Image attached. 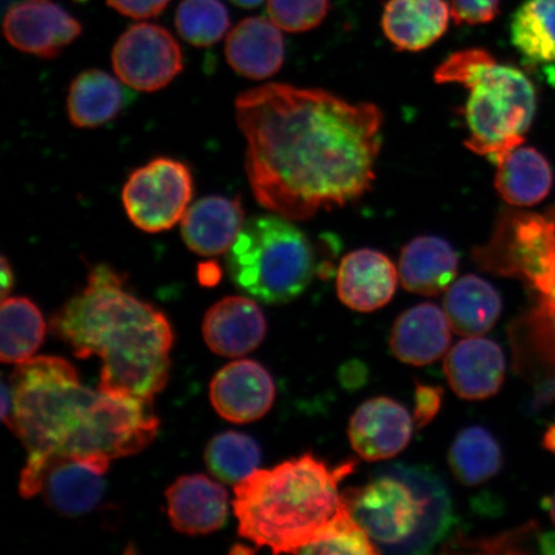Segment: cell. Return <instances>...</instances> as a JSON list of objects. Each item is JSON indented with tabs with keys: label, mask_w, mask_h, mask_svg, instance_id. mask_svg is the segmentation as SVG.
Masks as SVG:
<instances>
[{
	"label": "cell",
	"mask_w": 555,
	"mask_h": 555,
	"mask_svg": "<svg viewBox=\"0 0 555 555\" xmlns=\"http://www.w3.org/2000/svg\"><path fill=\"white\" fill-rule=\"evenodd\" d=\"M109 461L102 455L52 457L41 472L40 494L60 515H87L102 501Z\"/></svg>",
	"instance_id": "11"
},
{
	"label": "cell",
	"mask_w": 555,
	"mask_h": 555,
	"mask_svg": "<svg viewBox=\"0 0 555 555\" xmlns=\"http://www.w3.org/2000/svg\"><path fill=\"white\" fill-rule=\"evenodd\" d=\"M553 171L547 159L532 147H517L498 164L495 189L506 204L533 206L550 194Z\"/></svg>",
	"instance_id": "26"
},
{
	"label": "cell",
	"mask_w": 555,
	"mask_h": 555,
	"mask_svg": "<svg viewBox=\"0 0 555 555\" xmlns=\"http://www.w3.org/2000/svg\"><path fill=\"white\" fill-rule=\"evenodd\" d=\"M228 64L235 73L254 80L270 78L284 62V41L272 20L248 17L234 27L225 43Z\"/></svg>",
	"instance_id": "21"
},
{
	"label": "cell",
	"mask_w": 555,
	"mask_h": 555,
	"mask_svg": "<svg viewBox=\"0 0 555 555\" xmlns=\"http://www.w3.org/2000/svg\"><path fill=\"white\" fill-rule=\"evenodd\" d=\"M545 448L554 451L555 453V425L547 429L544 437Z\"/></svg>",
	"instance_id": "39"
},
{
	"label": "cell",
	"mask_w": 555,
	"mask_h": 555,
	"mask_svg": "<svg viewBox=\"0 0 555 555\" xmlns=\"http://www.w3.org/2000/svg\"><path fill=\"white\" fill-rule=\"evenodd\" d=\"M266 335V315L258 304L246 297H225L205 317V341L221 357L246 356L260 346Z\"/></svg>",
	"instance_id": "18"
},
{
	"label": "cell",
	"mask_w": 555,
	"mask_h": 555,
	"mask_svg": "<svg viewBox=\"0 0 555 555\" xmlns=\"http://www.w3.org/2000/svg\"><path fill=\"white\" fill-rule=\"evenodd\" d=\"M210 398L215 411L233 423H251L266 415L275 398L272 376L253 360L228 364L214 377Z\"/></svg>",
	"instance_id": "13"
},
{
	"label": "cell",
	"mask_w": 555,
	"mask_h": 555,
	"mask_svg": "<svg viewBox=\"0 0 555 555\" xmlns=\"http://www.w3.org/2000/svg\"><path fill=\"white\" fill-rule=\"evenodd\" d=\"M134 96L119 80L101 69H87L73 80L67 115L76 128L94 129L114 121Z\"/></svg>",
	"instance_id": "23"
},
{
	"label": "cell",
	"mask_w": 555,
	"mask_h": 555,
	"mask_svg": "<svg viewBox=\"0 0 555 555\" xmlns=\"http://www.w3.org/2000/svg\"><path fill=\"white\" fill-rule=\"evenodd\" d=\"M258 203L289 220L345 206L371 190L384 116L322 89L268 85L235 101Z\"/></svg>",
	"instance_id": "1"
},
{
	"label": "cell",
	"mask_w": 555,
	"mask_h": 555,
	"mask_svg": "<svg viewBox=\"0 0 555 555\" xmlns=\"http://www.w3.org/2000/svg\"><path fill=\"white\" fill-rule=\"evenodd\" d=\"M474 256L488 272L524 278L544 301H555V211L551 218L505 211L489 243Z\"/></svg>",
	"instance_id": "7"
},
{
	"label": "cell",
	"mask_w": 555,
	"mask_h": 555,
	"mask_svg": "<svg viewBox=\"0 0 555 555\" xmlns=\"http://www.w3.org/2000/svg\"><path fill=\"white\" fill-rule=\"evenodd\" d=\"M440 387L416 385L414 422L416 426L425 427L440 412L442 405Z\"/></svg>",
	"instance_id": "35"
},
{
	"label": "cell",
	"mask_w": 555,
	"mask_h": 555,
	"mask_svg": "<svg viewBox=\"0 0 555 555\" xmlns=\"http://www.w3.org/2000/svg\"><path fill=\"white\" fill-rule=\"evenodd\" d=\"M170 0H107L111 9L135 20L156 17L168 7Z\"/></svg>",
	"instance_id": "36"
},
{
	"label": "cell",
	"mask_w": 555,
	"mask_h": 555,
	"mask_svg": "<svg viewBox=\"0 0 555 555\" xmlns=\"http://www.w3.org/2000/svg\"><path fill=\"white\" fill-rule=\"evenodd\" d=\"M205 461L218 480L235 485L258 470L261 450L253 437L240 433H224L208 442Z\"/></svg>",
	"instance_id": "30"
},
{
	"label": "cell",
	"mask_w": 555,
	"mask_h": 555,
	"mask_svg": "<svg viewBox=\"0 0 555 555\" xmlns=\"http://www.w3.org/2000/svg\"><path fill=\"white\" fill-rule=\"evenodd\" d=\"M337 294L347 308L371 312L391 301L398 286V270L385 254L358 249L339 263Z\"/></svg>",
	"instance_id": "16"
},
{
	"label": "cell",
	"mask_w": 555,
	"mask_h": 555,
	"mask_svg": "<svg viewBox=\"0 0 555 555\" xmlns=\"http://www.w3.org/2000/svg\"><path fill=\"white\" fill-rule=\"evenodd\" d=\"M2 301V362L25 363L44 341L43 315L29 298L7 297Z\"/></svg>",
	"instance_id": "28"
},
{
	"label": "cell",
	"mask_w": 555,
	"mask_h": 555,
	"mask_svg": "<svg viewBox=\"0 0 555 555\" xmlns=\"http://www.w3.org/2000/svg\"><path fill=\"white\" fill-rule=\"evenodd\" d=\"M502 0H451V16L457 25H483L501 12Z\"/></svg>",
	"instance_id": "34"
},
{
	"label": "cell",
	"mask_w": 555,
	"mask_h": 555,
	"mask_svg": "<svg viewBox=\"0 0 555 555\" xmlns=\"http://www.w3.org/2000/svg\"><path fill=\"white\" fill-rule=\"evenodd\" d=\"M439 85L469 90L466 147L498 165L525 142L537 111V90L516 67L499 64L481 48L451 54L436 69Z\"/></svg>",
	"instance_id": "5"
},
{
	"label": "cell",
	"mask_w": 555,
	"mask_h": 555,
	"mask_svg": "<svg viewBox=\"0 0 555 555\" xmlns=\"http://www.w3.org/2000/svg\"><path fill=\"white\" fill-rule=\"evenodd\" d=\"M0 272H2L0 276H2V300H4L7 295L11 293L13 282H15V275H13V270L7 256H2V268H0Z\"/></svg>",
	"instance_id": "37"
},
{
	"label": "cell",
	"mask_w": 555,
	"mask_h": 555,
	"mask_svg": "<svg viewBox=\"0 0 555 555\" xmlns=\"http://www.w3.org/2000/svg\"><path fill=\"white\" fill-rule=\"evenodd\" d=\"M227 267L235 286L263 304L295 300L318 270L308 235L278 214L243 224L229 248Z\"/></svg>",
	"instance_id": "6"
},
{
	"label": "cell",
	"mask_w": 555,
	"mask_h": 555,
	"mask_svg": "<svg viewBox=\"0 0 555 555\" xmlns=\"http://www.w3.org/2000/svg\"><path fill=\"white\" fill-rule=\"evenodd\" d=\"M343 498L367 535L384 545L404 543L418 529L426 513V503L411 486L388 476L347 490Z\"/></svg>",
	"instance_id": "9"
},
{
	"label": "cell",
	"mask_w": 555,
	"mask_h": 555,
	"mask_svg": "<svg viewBox=\"0 0 555 555\" xmlns=\"http://www.w3.org/2000/svg\"><path fill=\"white\" fill-rule=\"evenodd\" d=\"M451 343V325L446 311L434 304L411 308L395 322L390 347L400 362L427 365L446 356Z\"/></svg>",
	"instance_id": "19"
},
{
	"label": "cell",
	"mask_w": 555,
	"mask_h": 555,
	"mask_svg": "<svg viewBox=\"0 0 555 555\" xmlns=\"http://www.w3.org/2000/svg\"><path fill=\"white\" fill-rule=\"evenodd\" d=\"M356 462L336 468L305 454L272 469L256 470L234 489L238 532L273 553H300L321 538L344 503L338 485Z\"/></svg>",
	"instance_id": "4"
},
{
	"label": "cell",
	"mask_w": 555,
	"mask_h": 555,
	"mask_svg": "<svg viewBox=\"0 0 555 555\" xmlns=\"http://www.w3.org/2000/svg\"><path fill=\"white\" fill-rule=\"evenodd\" d=\"M3 30L16 50L51 60L79 37L82 26L51 0H24L11 5Z\"/></svg>",
	"instance_id": "12"
},
{
	"label": "cell",
	"mask_w": 555,
	"mask_h": 555,
	"mask_svg": "<svg viewBox=\"0 0 555 555\" xmlns=\"http://www.w3.org/2000/svg\"><path fill=\"white\" fill-rule=\"evenodd\" d=\"M544 74L546 81L550 82V86L555 89V62L544 68Z\"/></svg>",
	"instance_id": "41"
},
{
	"label": "cell",
	"mask_w": 555,
	"mask_h": 555,
	"mask_svg": "<svg viewBox=\"0 0 555 555\" xmlns=\"http://www.w3.org/2000/svg\"><path fill=\"white\" fill-rule=\"evenodd\" d=\"M13 0H3V9H7V5L12 4Z\"/></svg>",
	"instance_id": "43"
},
{
	"label": "cell",
	"mask_w": 555,
	"mask_h": 555,
	"mask_svg": "<svg viewBox=\"0 0 555 555\" xmlns=\"http://www.w3.org/2000/svg\"><path fill=\"white\" fill-rule=\"evenodd\" d=\"M13 413V395L11 385L3 382L2 385V418L7 426L10 425Z\"/></svg>",
	"instance_id": "38"
},
{
	"label": "cell",
	"mask_w": 555,
	"mask_h": 555,
	"mask_svg": "<svg viewBox=\"0 0 555 555\" xmlns=\"http://www.w3.org/2000/svg\"><path fill=\"white\" fill-rule=\"evenodd\" d=\"M245 219L240 197L211 196L197 201L182 219L186 247L201 256H218L237 240Z\"/></svg>",
	"instance_id": "20"
},
{
	"label": "cell",
	"mask_w": 555,
	"mask_h": 555,
	"mask_svg": "<svg viewBox=\"0 0 555 555\" xmlns=\"http://www.w3.org/2000/svg\"><path fill=\"white\" fill-rule=\"evenodd\" d=\"M9 425L29 453L20 494H40V476L57 456L102 455L109 460L141 453L154 441L159 422L152 402L90 390L65 359L38 357L18 364L11 377Z\"/></svg>",
	"instance_id": "2"
},
{
	"label": "cell",
	"mask_w": 555,
	"mask_h": 555,
	"mask_svg": "<svg viewBox=\"0 0 555 555\" xmlns=\"http://www.w3.org/2000/svg\"><path fill=\"white\" fill-rule=\"evenodd\" d=\"M450 13L447 0H388L382 29L399 51L420 52L447 33Z\"/></svg>",
	"instance_id": "22"
},
{
	"label": "cell",
	"mask_w": 555,
	"mask_h": 555,
	"mask_svg": "<svg viewBox=\"0 0 555 555\" xmlns=\"http://www.w3.org/2000/svg\"><path fill=\"white\" fill-rule=\"evenodd\" d=\"M443 370L457 397L485 400L501 390L505 357L502 347L491 339L468 337L448 352Z\"/></svg>",
	"instance_id": "15"
},
{
	"label": "cell",
	"mask_w": 555,
	"mask_h": 555,
	"mask_svg": "<svg viewBox=\"0 0 555 555\" xmlns=\"http://www.w3.org/2000/svg\"><path fill=\"white\" fill-rule=\"evenodd\" d=\"M193 196L192 171L169 157L152 159L131 172L122 190L125 211L147 233L169 231L182 220Z\"/></svg>",
	"instance_id": "8"
},
{
	"label": "cell",
	"mask_w": 555,
	"mask_h": 555,
	"mask_svg": "<svg viewBox=\"0 0 555 555\" xmlns=\"http://www.w3.org/2000/svg\"><path fill=\"white\" fill-rule=\"evenodd\" d=\"M231 2L242 7V9H254V7L260 5L263 0H231Z\"/></svg>",
	"instance_id": "40"
},
{
	"label": "cell",
	"mask_w": 555,
	"mask_h": 555,
	"mask_svg": "<svg viewBox=\"0 0 555 555\" xmlns=\"http://www.w3.org/2000/svg\"><path fill=\"white\" fill-rule=\"evenodd\" d=\"M511 40L527 64L555 62V0H527L511 23Z\"/></svg>",
	"instance_id": "27"
},
{
	"label": "cell",
	"mask_w": 555,
	"mask_h": 555,
	"mask_svg": "<svg viewBox=\"0 0 555 555\" xmlns=\"http://www.w3.org/2000/svg\"><path fill=\"white\" fill-rule=\"evenodd\" d=\"M170 522L184 535H207L218 531L228 518V491L204 475L178 478L168 491Z\"/></svg>",
	"instance_id": "17"
},
{
	"label": "cell",
	"mask_w": 555,
	"mask_h": 555,
	"mask_svg": "<svg viewBox=\"0 0 555 555\" xmlns=\"http://www.w3.org/2000/svg\"><path fill=\"white\" fill-rule=\"evenodd\" d=\"M379 551L372 538L352 517L344 501L335 517L325 526L321 538L301 552V554H353L374 555Z\"/></svg>",
	"instance_id": "32"
},
{
	"label": "cell",
	"mask_w": 555,
	"mask_h": 555,
	"mask_svg": "<svg viewBox=\"0 0 555 555\" xmlns=\"http://www.w3.org/2000/svg\"><path fill=\"white\" fill-rule=\"evenodd\" d=\"M449 464L461 483L481 485L501 472L502 449L488 429L469 427L456 436L450 449Z\"/></svg>",
	"instance_id": "29"
},
{
	"label": "cell",
	"mask_w": 555,
	"mask_h": 555,
	"mask_svg": "<svg viewBox=\"0 0 555 555\" xmlns=\"http://www.w3.org/2000/svg\"><path fill=\"white\" fill-rule=\"evenodd\" d=\"M176 25L180 37L196 47H210L224 37L231 25L227 7L220 0H183Z\"/></svg>",
	"instance_id": "31"
},
{
	"label": "cell",
	"mask_w": 555,
	"mask_h": 555,
	"mask_svg": "<svg viewBox=\"0 0 555 555\" xmlns=\"http://www.w3.org/2000/svg\"><path fill=\"white\" fill-rule=\"evenodd\" d=\"M113 66L125 86L138 92H157L183 72L182 48L164 27L137 24L117 40Z\"/></svg>",
	"instance_id": "10"
},
{
	"label": "cell",
	"mask_w": 555,
	"mask_h": 555,
	"mask_svg": "<svg viewBox=\"0 0 555 555\" xmlns=\"http://www.w3.org/2000/svg\"><path fill=\"white\" fill-rule=\"evenodd\" d=\"M414 420L390 398L366 400L350 420L352 449L367 462L390 460L411 442Z\"/></svg>",
	"instance_id": "14"
},
{
	"label": "cell",
	"mask_w": 555,
	"mask_h": 555,
	"mask_svg": "<svg viewBox=\"0 0 555 555\" xmlns=\"http://www.w3.org/2000/svg\"><path fill=\"white\" fill-rule=\"evenodd\" d=\"M551 516H552L553 522L555 524V495L551 503Z\"/></svg>",
	"instance_id": "42"
},
{
	"label": "cell",
	"mask_w": 555,
	"mask_h": 555,
	"mask_svg": "<svg viewBox=\"0 0 555 555\" xmlns=\"http://www.w3.org/2000/svg\"><path fill=\"white\" fill-rule=\"evenodd\" d=\"M443 311L456 335L481 337L501 317L502 298L488 281L466 275L449 287Z\"/></svg>",
	"instance_id": "25"
},
{
	"label": "cell",
	"mask_w": 555,
	"mask_h": 555,
	"mask_svg": "<svg viewBox=\"0 0 555 555\" xmlns=\"http://www.w3.org/2000/svg\"><path fill=\"white\" fill-rule=\"evenodd\" d=\"M76 2H86V0H76Z\"/></svg>",
	"instance_id": "44"
},
{
	"label": "cell",
	"mask_w": 555,
	"mask_h": 555,
	"mask_svg": "<svg viewBox=\"0 0 555 555\" xmlns=\"http://www.w3.org/2000/svg\"><path fill=\"white\" fill-rule=\"evenodd\" d=\"M55 335L75 356L102 359L99 390L152 402L168 384L173 343L168 319L125 287V278L100 263L85 289L52 318Z\"/></svg>",
	"instance_id": "3"
},
{
	"label": "cell",
	"mask_w": 555,
	"mask_h": 555,
	"mask_svg": "<svg viewBox=\"0 0 555 555\" xmlns=\"http://www.w3.org/2000/svg\"><path fill=\"white\" fill-rule=\"evenodd\" d=\"M331 0H268V15L281 30L305 33L321 25Z\"/></svg>",
	"instance_id": "33"
},
{
	"label": "cell",
	"mask_w": 555,
	"mask_h": 555,
	"mask_svg": "<svg viewBox=\"0 0 555 555\" xmlns=\"http://www.w3.org/2000/svg\"><path fill=\"white\" fill-rule=\"evenodd\" d=\"M399 273L402 286L409 293L440 295L455 280L457 256L446 240L423 235L402 248Z\"/></svg>",
	"instance_id": "24"
}]
</instances>
